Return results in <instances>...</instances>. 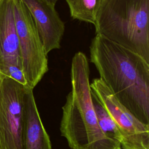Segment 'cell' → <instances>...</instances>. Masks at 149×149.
<instances>
[{
	"label": "cell",
	"instance_id": "7c38bea8",
	"mask_svg": "<svg viewBox=\"0 0 149 149\" xmlns=\"http://www.w3.org/2000/svg\"><path fill=\"white\" fill-rule=\"evenodd\" d=\"M45 1H47V2H48L51 3H52V4H54V5H55L56 3L59 0H45Z\"/></svg>",
	"mask_w": 149,
	"mask_h": 149
},
{
	"label": "cell",
	"instance_id": "9c48e42d",
	"mask_svg": "<svg viewBox=\"0 0 149 149\" xmlns=\"http://www.w3.org/2000/svg\"><path fill=\"white\" fill-rule=\"evenodd\" d=\"M24 125L23 149H52L37 107L33 89L27 86L24 96Z\"/></svg>",
	"mask_w": 149,
	"mask_h": 149
},
{
	"label": "cell",
	"instance_id": "8fae6325",
	"mask_svg": "<svg viewBox=\"0 0 149 149\" xmlns=\"http://www.w3.org/2000/svg\"><path fill=\"white\" fill-rule=\"evenodd\" d=\"M91 96L93 107L100 129L108 138L121 143L122 140V136L114 120L92 91Z\"/></svg>",
	"mask_w": 149,
	"mask_h": 149
},
{
	"label": "cell",
	"instance_id": "5b68a950",
	"mask_svg": "<svg viewBox=\"0 0 149 149\" xmlns=\"http://www.w3.org/2000/svg\"><path fill=\"white\" fill-rule=\"evenodd\" d=\"M26 87L3 76L0 85V149H23Z\"/></svg>",
	"mask_w": 149,
	"mask_h": 149
},
{
	"label": "cell",
	"instance_id": "7a4b0ae2",
	"mask_svg": "<svg viewBox=\"0 0 149 149\" xmlns=\"http://www.w3.org/2000/svg\"><path fill=\"white\" fill-rule=\"evenodd\" d=\"M71 90L62 107L60 132L71 149H122L100 129L93 107L88 60L74 54L70 68Z\"/></svg>",
	"mask_w": 149,
	"mask_h": 149
},
{
	"label": "cell",
	"instance_id": "4fadbf2b",
	"mask_svg": "<svg viewBox=\"0 0 149 149\" xmlns=\"http://www.w3.org/2000/svg\"><path fill=\"white\" fill-rule=\"evenodd\" d=\"M2 77H3V75L0 74V85H1V81L2 80Z\"/></svg>",
	"mask_w": 149,
	"mask_h": 149
},
{
	"label": "cell",
	"instance_id": "8992f818",
	"mask_svg": "<svg viewBox=\"0 0 149 149\" xmlns=\"http://www.w3.org/2000/svg\"><path fill=\"white\" fill-rule=\"evenodd\" d=\"M90 88L117 125L122 138V148L149 149V125L123 106L100 77L92 81Z\"/></svg>",
	"mask_w": 149,
	"mask_h": 149
},
{
	"label": "cell",
	"instance_id": "6da1fadb",
	"mask_svg": "<svg viewBox=\"0 0 149 149\" xmlns=\"http://www.w3.org/2000/svg\"><path fill=\"white\" fill-rule=\"evenodd\" d=\"M90 62L116 99L149 125V63L132 50L100 34L90 45Z\"/></svg>",
	"mask_w": 149,
	"mask_h": 149
},
{
	"label": "cell",
	"instance_id": "52a82bcc",
	"mask_svg": "<svg viewBox=\"0 0 149 149\" xmlns=\"http://www.w3.org/2000/svg\"><path fill=\"white\" fill-rule=\"evenodd\" d=\"M30 13L45 48L48 54L59 49L65 30L55 5L45 0H21Z\"/></svg>",
	"mask_w": 149,
	"mask_h": 149
},
{
	"label": "cell",
	"instance_id": "3957f363",
	"mask_svg": "<svg viewBox=\"0 0 149 149\" xmlns=\"http://www.w3.org/2000/svg\"><path fill=\"white\" fill-rule=\"evenodd\" d=\"M95 34L137 53L149 63V0H104Z\"/></svg>",
	"mask_w": 149,
	"mask_h": 149
},
{
	"label": "cell",
	"instance_id": "30bf717a",
	"mask_svg": "<svg viewBox=\"0 0 149 149\" xmlns=\"http://www.w3.org/2000/svg\"><path fill=\"white\" fill-rule=\"evenodd\" d=\"M104 0H65L73 19L95 24L96 16Z\"/></svg>",
	"mask_w": 149,
	"mask_h": 149
},
{
	"label": "cell",
	"instance_id": "277c9868",
	"mask_svg": "<svg viewBox=\"0 0 149 149\" xmlns=\"http://www.w3.org/2000/svg\"><path fill=\"white\" fill-rule=\"evenodd\" d=\"M22 71L28 87L34 88L48 70L46 52L34 20L21 0H13Z\"/></svg>",
	"mask_w": 149,
	"mask_h": 149
},
{
	"label": "cell",
	"instance_id": "ba28073f",
	"mask_svg": "<svg viewBox=\"0 0 149 149\" xmlns=\"http://www.w3.org/2000/svg\"><path fill=\"white\" fill-rule=\"evenodd\" d=\"M13 67L22 70L13 2L0 0V74L7 76Z\"/></svg>",
	"mask_w": 149,
	"mask_h": 149
}]
</instances>
